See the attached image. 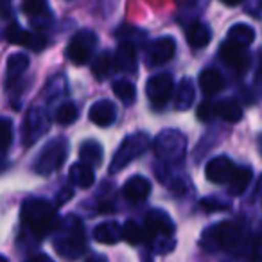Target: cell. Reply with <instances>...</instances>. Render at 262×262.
I'll list each match as a JSON object with an SVG mask.
<instances>
[{
  "mask_svg": "<svg viewBox=\"0 0 262 262\" xmlns=\"http://www.w3.org/2000/svg\"><path fill=\"white\" fill-rule=\"evenodd\" d=\"M201 246L207 251H230L244 253L248 241L244 237V226L241 221H223L205 230L201 235Z\"/></svg>",
  "mask_w": 262,
  "mask_h": 262,
  "instance_id": "obj_1",
  "label": "cell"
},
{
  "mask_svg": "<svg viewBox=\"0 0 262 262\" xmlns=\"http://www.w3.org/2000/svg\"><path fill=\"white\" fill-rule=\"evenodd\" d=\"M22 225L36 241L49 237L59 225L58 210L45 200H27L22 205Z\"/></svg>",
  "mask_w": 262,
  "mask_h": 262,
  "instance_id": "obj_2",
  "label": "cell"
},
{
  "mask_svg": "<svg viewBox=\"0 0 262 262\" xmlns=\"http://www.w3.org/2000/svg\"><path fill=\"white\" fill-rule=\"evenodd\" d=\"M54 250L65 260H76L86 251L84 225L76 215H67L59 221L54 235Z\"/></svg>",
  "mask_w": 262,
  "mask_h": 262,
  "instance_id": "obj_3",
  "label": "cell"
},
{
  "mask_svg": "<svg viewBox=\"0 0 262 262\" xmlns=\"http://www.w3.org/2000/svg\"><path fill=\"white\" fill-rule=\"evenodd\" d=\"M155 155L165 165H178L185 158L187 139L178 129H164L155 139Z\"/></svg>",
  "mask_w": 262,
  "mask_h": 262,
  "instance_id": "obj_4",
  "label": "cell"
},
{
  "mask_svg": "<svg viewBox=\"0 0 262 262\" xmlns=\"http://www.w3.org/2000/svg\"><path fill=\"white\" fill-rule=\"evenodd\" d=\"M151 146V139L147 133L139 131V133H133V135H127L122 140L120 147L117 149V153L113 155V160L110 164V172L115 174V172L122 171L124 167L131 164L135 158L142 157Z\"/></svg>",
  "mask_w": 262,
  "mask_h": 262,
  "instance_id": "obj_5",
  "label": "cell"
},
{
  "mask_svg": "<svg viewBox=\"0 0 262 262\" xmlns=\"http://www.w3.org/2000/svg\"><path fill=\"white\" fill-rule=\"evenodd\" d=\"M67 155H69V144L65 139L51 140L49 144H45V147L38 155L36 162H34V171L41 176L52 174L58 169H61V165L67 160Z\"/></svg>",
  "mask_w": 262,
  "mask_h": 262,
  "instance_id": "obj_6",
  "label": "cell"
},
{
  "mask_svg": "<svg viewBox=\"0 0 262 262\" xmlns=\"http://www.w3.org/2000/svg\"><path fill=\"white\" fill-rule=\"evenodd\" d=\"M97 47V34L90 29H81L70 38L67 47V58L74 65H84Z\"/></svg>",
  "mask_w": 262,
  "mask_h": 262,
  "instance_id": "obj_7",
  "label": "cell"
},
{
  "mask_svg": "<svg viewBox=\"0 0 262 262\" xmlns=\"http://www.w3.org/2000/svg\"><path fill=\"white\" fill-rule=\"evenodd\" d=\"M51 127V119L47 112L41 108H31L24 119L22 126V142L26 147H31L45 135Z\"/></svg>",
  "mask_w": 262,
  "mask_h": 262,
  "instance_id": "obj_8",
  "label": "cell"
},
{
  "mask_svg": "<svg viewBox=\"0 0 262 262\" xmlns=\"http://www.w3.org/2000/svg\"><path fill=\"white\" fill-rule=\"evenodd\" d=\"M174 90V81H172L171 74H157V76L149 77L146 84V94L149 97L151 104L157 110L164 108L169 102Z\"/></svg>",
  "mask_w": 262,
  "mask_h": 262,
  "instance_id": "obj_9",
  "label": "cell"
},
{
  "mask_svg": "<svg viewBox=\"0 0 262 262\" xmlns=\"http://www.w3.org/2000/svg\"><path fill=\"white\" fill-rule=\"evenodd\" d=\"M146 235L149 239H172L174 235V223L164 210H149L146 215Z\"/></svg>",
  "mask_w": 262,
  "mask_h": 262,
  "instance_id": "obj_10",
  "label": "cell"
},
{
  "mask_svg": "<svg viewBox=\"0 0 262 262\" xmlns=\"http://www.w3.org/2000/svg\"><path fill=\"white\" fill-rule=\"evenodd\" d=\"M6 38H8L9 43L20 45V47H26L33 52H41L47 47L49 40L40 33H31L26 31L18 26V24H11L6 31Z\"/></svg>",
  "mask_w": 262,
  "mask_h": 262,
  "instance_id": "obj_11",
  "label": "cell"
},
{
  "mask_svg": "<svg viewBox=\"0 0 262 262\" xmlns=\"http://www.w3.org/2000/svg\"><path fill=\"white\" fill-rule=\"evenodd\" d=\"M176 52V41L171 36H164L155 40L147 47V65L151 67H160L165 65L172 59Z\"/></svg>",
  "mask_w": 262,
  "mask_h": 262,
  "instance_id": "obj_12",
  "label": "cell"
},
{
  "mask_svg": "<svg viewBox=\"0 0 262 262\" xmlns=\"http://www.w3.org/2000/svg\"><path fill=\"white\" fill-rule=\"evenodd\" d=\"M237 165L233 164L230 158L226 157H217L212 158L207 164V169H205V174H207V180L212 183H226L228 185L232 182V176L235 172Z\"/></svg>",
  "mask_w": 262,
  "mask_h": 262,
  "instance_id": "obj_13",
  "label": "cell"
},
{
  "mask_svg": "<svg viewBox=\"0 0 262 262\" xmlns=\"http://www.w3.org/2000/svg\"><path fill=\"white\" fill-rule=\"evenodd\" d=\"M219 59L226 67L237 70V72H243L250 65V56H248L246 49L239 47L235 43H230V41H225L221 45V49H219Z\"/></svg>",
  "mask_w": 262,
  "mask_h": 262,
  "instance_id": "obj_14",
  "label": "cell"
},
{
  "mask_svg": "<svg viewBox=\"0 0 262 262\" xmlns=\"http://www.w3.org/2000/svg\"><path fill=\"white\" fill-rule=\"evenodd\" d=\"M122 194L129 203H140L151 194V183L144 176H131L122 187Z\"/></svg>",
  "mask_w": 262,
  "mask_h": 262,
  "instance_id": "obj_15",
  "label": "cell"
},
{
  "mask_svg": "<svg viewBox=\"0 0 262 262\" xmlns=\"http://www.w3.org/2000/svg\"><path fill=\"white\" fill-rule=\"evenodd\" d=\"M113 65L119 72H124V74H135L137 72V52H135V47L127 41L120 43L115 51V56H113Z\"/></svg>",
  "mask_w": 262,
  "mask_h": 262,
  "instance_id": "obj_16",
  "label": "cell"
},
{
  "mask_svg": "<svg viewBox=\"0 0 262 262\" xmlns=\"http://www.w3.org/2000/svg\"><path fill=\"white\" fill-rule=\"evenodd\" d=\"M117 119V106L113 104L112 101H106V99H101L95 104H92L90 108V120L94 124L101 127L112 126Z\"/></svg>",
  "mask_w": 262,
  "mask_h": 262,
  "instance_id": "obj_17",
  "label": "cell"
},
{
  "mask_svg": "<svg viewBox=\"0 0 262 262\" xmlns=\"http://www.w3.org/2000/svg\"><path fill=\"white\" fill-rule=\"evenodd\" d=\"M29 69V58L22 52L18 54H11L8 58V69H6V86L13 88L18 84L20 77L26 74V70Z\"/></svg>",
  "mask_w": 262,
  "mask_h": 262,
  "instance_id": "obj_18",
  "label": "cell"
},
{
  "mask_svg": "<svg viewBox=\"0 0 262 262\" xmlns=\"http://www.w3.org/2000/svg\"><path fill=\"white\" fill-rule=\"evenodd\" d=\"M214 117H219L230 124H235L243 119V108L233 99H223L214 104Z\"/></svg>",
  "mask_w": 262,
  "mask_h": 262,
  "instance_id": "obj_19",
  "label": "cell"
},
{
  "mask_svg": "<svg viewBox=\"0 0 262 262\" xmlns=\"http://www.w3.org/2000/svg\"><path fill=\"white\" fill-rule=\"evenodd\" d=\"M212 40V31L207 24L203 22H194L192 26L187 29V41L192 49L200 51V49L207 47Z\"/></svg>",
  "mask_w": 262,
  "mask_h": 262,
  "instance_id": "obj_20",
  "label": "cell"
},
{
  "mask_svg": "<svg viewBox=\"0 0 262 262\" xmlns=\"http://www.w3.org/2000/svg\"><path fill=\"white\" fill-rule=\"evenodd\" d=\"M200 86L205 95H215L225 88V79L215 69H205L200 74Z\"/></svg>",
  "mask_w": 262,
  "mask_h": 262,
  "instance_id": "obj_21",
  "label": "cell"
},
{
  "mask_svg": "<svg viewBox=\"0 0 262 262\" xmlns=\"http://www.w3.org/2000/svg\"><path fill=\"white\" fill-rule=\"evenodd\" d=\"M253 40H255V31L248 24H235V26H232L228 31V36H226V41L239 45L243 49L250 47L253 43Z\"/></svg>",
  "mask_w": 262,
  "mask_h": 262,
  "instance_id": "obj_22",
  "label": "cell"
},
{
  "mask_svg": "<svg viewBox=\"0 0 262 262\" xmlns=\"http://www.w3.org/2000/svg\"><path fill=\"white\" fill-rule=\"evenodd\" d=\"M120 228L122 226L115 221H104L95 226L94 239L102 244H115L120 241Z\"/></svg>",
  "mask_w": 262,
  "mask_h": 262,
  "instance_id": "obj_23",
  "label": "cell"
},
{
  "mask_svg": "<svg viewBox=\"0 0 262 262\" xmlns=\"http://www.w3.org/2000/svg\"><path fill=\"white\" fill-rule=\"evenodd\" d=\"M69 178H70V182L76 187H79V189H90L95 182V172L92 167H88V165L79 162V164H74L72 167H70Z\"/></svg>",
  "mask_w": 262,
  "mask_h": 262,
  "instance_id": "obj_24",
  "label": "cell"
},
{
  "mask_svg": "<svg viewBox=\"0 0 262 262\" xmlns=\"http://www.w3.org/2000/svg\"><path fill=\"white\" fill-rule=\"evenodd\" d=\"M115 70V65H113V54L108 51L101 52L94 58L92 61V74L95 76V79L104 81L112 76V72Z\"/></svg>",
  "mask_w": 262,
  "mask_h": 262,
  "instance_id": "obj_25",
  "label": "cell"
},
{
  "mask_svg": "<svg viewBox=\"0 0 262 262\" xmlns=\"http://www.w3.org/2000/svg\"><path fill=\"white\" fill-rule=\"evenodd\" d=\"M79 158L81 164L88 165V167H97V165L102 164V147L99 142L95 140H88L83 146L79 147Z\"/></svg>",
  "mask_w": 262,
  "mask_h": 262,
  "instance_id": "obj_26",
  "label": "cell"
},
{
  "mask_svg": "<svg viewBox=\"0 0 262 262\" xmlns=\"http://www.w3.org/2000/svg\"><path fill=\"white\" fill-rule=\"evenodd\" d=\"M194 84L189 77H183L182 81L178 83V90H176V110L180 112H185L192 106L194 102Z\"/></svg>",
  "mask_w": 262,
  "mask_h": 262,
  "instance_id": "obj_27",
  "label": "cell"
},
{
  "mask_svg": "<svg viewBox=\"0 0 262 262\" xmlns=\"http://www.w3.org/2000/svg\"><path fill=\"white\" fill-rule=\"evenodd\" d=\"M250 182H251V169L237 165L235 172L232 176V182L228 183V192L232 196H239V194H243L248 189Z\"/></svg>",
  "mask_w": 262,
  "mask_h": 262,
  "instance_id": "obj_28",
  "label": "cell"
},
{
  "mask_svg": "<svg viewBox=\"0 0 262 262\" xmlns=\"http://www.w3.org/2000/svg\"><path fill=\"white\" fill-rule=\"evenodd\" d=\"M120 239L129 243L131 246H135V244H140L144 239H146V232H144V228L139 225V223L129 219V221L124 223V226L120 228Z\"/></svg>",
  "mask_w": 262,
  "mask_h": 262,
  "instance_id": "obj_29",
  "label": "cell"
},
{
  "mask_svg": "<svg viewBox=\"0 0 262 262\" xmlns=\"http://www.w3.org/2000/svg\"><path fill=\"white\" fill-rule=\"evenodd\" d=\"M112 90H113V94H115V97H119L126 106H129L137 97L135 84L131 83V81H127V79L115 81V83H113V86H112Z\"/></svg>",
  "mask_w": 262,
  "mask_h": 262,
  "instance_id": "obj_30",
  "label": "cell"
},
{
  "mask_svg": "<svg viewBox=\"0 0 262 262\" xmlns=\"http://www.w3.org/2000/svg\"><path fill=\"white\" fill-rule=\"evenodd\" d=\"M77 115H79V110L74 102H63L56 112V122L61 126H69V124L76 122Z\"/></svg>",
  "mask_w": 262,
  "mask_h": 262,
  "instance_id": "obj_31",
  "label": "cell"
},
{
  "mask_svg": "<svg viewBox=\"0 0 262 262\" xmlns=\"http://www.w3.org/2000/svg\"><path fill=\"white\" fill-rule=\"evenodd\" d=\"M22 11L26 13L27 16H31L33 20L40 18V16H49L51 11H49V6L41 0H27L22 4Z\"/></svg>",
  "mask_w": 262,
  "mask_h": 262,
  "instance_id": "obj_32",
  "label": "cell"
},
{
  "mask_svg": "<svg viewBox=\"0 0 262 262\" xmlns=\"http://www.w3.org/2000/svg\"><path fill=\"white\" fill-rule=\"evenodd\" d=\"M13 142V124L9 119L0 117V151H6Z\"/></svg>",
  "mask_w": 262,
  "mask_h": 262,
  "instance_id": "obj_33",
  "label": "cell"
},
{
  "mask_svg": "<svg viewBox=\"0 0 262 262\" xmlns=\"http://www.w3.org/2000/svg\"><path fill=\"white\" fill-rule=\"evenodd\" d=\"M244 253L248 255L250 262H262V233L257 237H251L248 241V246Z\"/></svg>",
  "mask_w": 262,
  "mask_h": 262,
  "instance_id": "obj_34",
  "label": "cell"
},
{
  "mask_svg": "<svg viewBox=\"0 0 262 262\" xmlns=\"http://www.w3.org/2000/svg\"><path fill=\"white\" fill-rule=\"evenodd\" d=\"M200 207L203 208V210H207V212H214V210H228L230 205L228 203H221V201L215 200V198H205V200H201Z\"/></svg>",
  "mask_w": 262,
  "mask_h": 262,
  "instance_id": "obj_35",
  "label": "cell"
},
{
  "mask_svg": "<svg viewBox=\"0 0 262 262\" xmlns=\"http://www.w3.org/2000/svg\"><path fill=\"white\" fill-rule=\"evenodd\" d=\"M198 119H200L201 122H210V120L214 119V104L208 101L201 102L200 108H198Z\"/></svg>",
  "mask_w": 262,
  "mask_h": 262,
  "instance_id": "obj_36",
  "label": "cell"
},
{
  "mask_svg": "<svg viewBox=\"0 0 262 262\" xmlns=\"http://www.w3.org/2000/svg\"><path fill=\"white\" fill-rule=\"evenodd\" d=\"M26 262H54V260L45 253H36V255H33V257L27 258Z\"/></svg>",
  "mask_w": 262,
  "mask_h": 262,
  "instance_id": "obj_37",
  "label": "cell"
},
{
  "mask_svg": "<svg viewBox=\"0 0 262 262\" xmlns=\"http://www.w3.org/2000/svg\"><path fill=\"white\" fill-rule=\"evenodd\" d=\"M72 190L70 189H65V190H61V192L58 194V205H63V203H67V200H70L72 198Z\"/></svg>",
  "mask_w": 262,
  "mask_h": 262,
  "instance_id": "obj_38",
  "label": "cell"
},
{
  "mask_svg": "<svg viewBox=\"0 0 262 262\" xmlns=\"http://www.w3.org/2000/svg\"><path fill=\"white\" fill-rule=\"evenodd\" d=\"M9 15H11V4L9 2H0V16L8 18Z\"/></svg>",
  "mask_w": 262,
  "mask_h": 262,
  "instance_id": "obj_39",
  "label": "cell"
},
{
  "mask_svg": "<svg viewBox=\"0 0 262 262\" xmlns=\"http://www.w3.org/2000/svg\"><path fill=\"white\" fill-rule=\"evenodd\" d=\"M84 262H108V258L101 253H94V255H90Z\"/></svg>",
  "mask_w": 262,
  "mask_h": 262,
  "instance_id": "obj_40",
  "label": "cell"
},
{
  "mask_svg": "<svg viewBox=\"0 0 262 262\" xmlns=\"http://www.w3.org/2000/svg\"><path fill=\"white\" fill-rule=\"evenodd\" d=\"M257 81L262 83V52H260V63H258V69H257Z\"/></svg>",
  "mask_w": 262,
  "mask_h": 262,
  "instance_id": "obj_41",
  "label": "cell"
},
{
  "mask_svg": "<svg viewBox=\"0 0 262 262\" xmlns=\"http://www.w3.org/2000/svg\"><path fill=\"white\" fill-rule=\"evenodd\" d=\"M0 262H8V258H6L4 255H0Z\"/></svg>",
  "mask_w": 262,
  "mask_h": 262,
  "instance_id": "obj_42",
  "label": "cell"
}]
</instances>
